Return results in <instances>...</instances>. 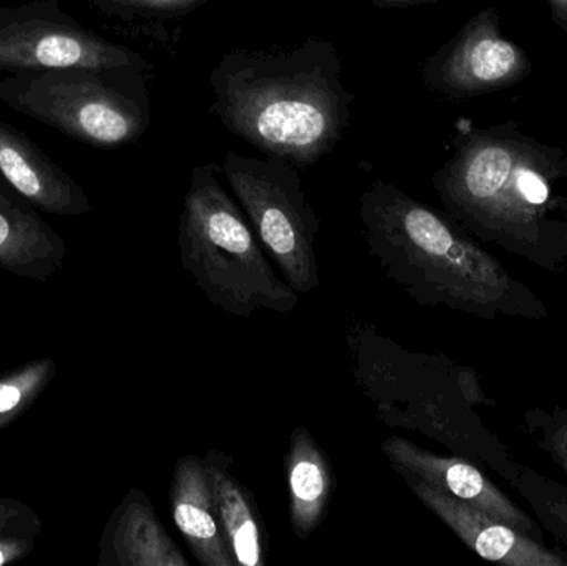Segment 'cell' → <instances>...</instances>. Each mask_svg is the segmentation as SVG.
Returning <instances> with one entry per match:
<instances>
[{"instance_id": "obj_1", "label": "cell", "mask_w": 567, "mask_h": 566, "mask_svg": "<svg viewBox=\"0 0 567 566\" xmlns=\"http://www.w3.org/2000/svg\"><path fill=\"white\" fill-rule=\"evenodd\" d=\"M450 158L432 183L456 225L558 275L567 269V218L559 185L567 178V148L523 132L515 120L475 126L458 119Z\"/></svg>"}, {"instance_id": "obj_2", "label": "cell", "mask_w": 567, "mask_h": 566, "mask_svg": "<svg viewBox=\"0 0 567 566\" xmlns=\"http://www.w3.org/2000/svg\"><path fill=\"white\" fill-rule=\"evenodd\" d=\"M359 216L367 251L416 305L488 321L548 316L545 302L462 226L396 186L372 183Z\"/></svg>"}, {"instance_id": "obj_3", "label": "cell", "mask_w": 567, "mask_h": 566, "mask_svg": "<svg viewBox=\"0 0 567 566\" xmlns=\"http://www.w3.org/2000/svg\"><path fill=\"white\" fill-rule=\"evenodd\" d=\"M330 40L282 52L233 49L209 76V113L265 156L303 169L332 153L352 116L353 95Z\"/></svg>"}, {"instance_id": "obj_4", "label": "cell", "mask_w": 567, "mask_h": 566, "mask_svg": "<svg viewBox=\"0 0 567 566\" xmlns=\"http://www.w3.org/2000/svg\"><path fill=\"white\" fill-rule=\"evenodd\" d=\"M223 166L192 172L178 225L179 261L205 296L226 315H289L299 295L279 278L235 196L225 188Z\"/></svg>"}, {"instance_id": "obj_5", "label": "cell", "mask_w": 567, "mask_h": 566, "mask_svg": "<svg viewBox=\"0 0 567 566\" xmlns=\"http://www.w3.org/2000/svg\"><path fill=\"white\" fill-rule=\"evenodd\" d=\"M145 72L69 66L12 73L0 80V102L86 145L118 148L138 142L152 123Z\"/></svg>"}, {"instance_id": "obj_6", "label": "cell", "mask_w": 567, "mask_h": 566, "mask_svg": "<svg viewBox=\"0 0 567 566\" xmlns=\"http://www.w3.org/2000/svg\"><path fill=\"white\" fill-rule=\"evenodd\" d=\"M223 175L255 229L266 255L297 292L319 288L316 239L320 218L307 202L299 168L275 156L226 153Z\"/></svg>"}, {"instance_id": "obj_7", "label": "cell", "mask_w": 567, "mask_h": 566, "mask_svg": "<svg viewBox=\"0 0 567 566\" xmlns=\"http://www.w3.org/2000/svg\"><path fill=\"white\" fill-rule=\"evenodd\" d=\"M69 66L150 69L140 53L96 35L63 12L59 0H32L0 9L2 72H43Z\"/></svg>"}, {"instance_id": "obj_8", "label": "cell", "mask_w": 567, "mask_h": 566, "mask_svg": "<svg viewBox=\"0 0 567 566\" xmlns=\"http://www.w3.org/2000/svg\"><path fill=\"white\" fill-rule=\"evenodd\" d=\"M532 73V56L502 32L498 10L486 7L425 60L422 82L443 99L470 100L512 89Z\"/></svg>"}, {"instance_id": "obj_9", "label": "cell", "mask_w": 567, "mask_h": 566, "mask_svg": "<svg viewBox=\"0 0 567 566\" xmlns=\"http://www.w3.org/2000/svg\"><path fill=\"white\" fill-rule=\"evenodd\" d=\"M389 464L399 474H409L432 487L439 488L443 494L465 502L485 514L492 515L496 521L505 522L509 527L522 534L545 541L543 528L535 518L529 517L519 508L508 495L503 494L485 474L475 465L458 457H443L419 447L403 438L386 439L382 444Z\"/></svg>"}, {"instance_id": "obj_10", "label": "cell", "mask_w": 567, "mask_h": 566, "mask_svg": "<svg viewBox=\"0 0 567 566\" xmlns=\"http://www.w3.org/2000/svg\"><path fill=\"white\" fill-rule=\"evenodd\" d=\"M400 475L415 497L478 557L508 566H567L565 555L546 547L545 542L522 534L413 475Z\"/></svg>"}, {"instance_id": "obj_11", "label": "cell", "mask_w": 567, "mask_h": 566, "mask_svg": "<svg viewBox=\"0 0 567 566\" xmlns=\"http://www.w3.org/2000/svg\"><path fill=\"white\" fill-rule=\"evenodd\" d=\"M0 173L37 212L83 216L92 203L82 186L16 126L0 120Z\"/></svg>"}, {"instance_id": "obj_12", "label": "cell", "mask_w": 567, "mask_h": 566, "mask_svg": "<svg viewBox=\"0 0 567 566\" xmlns=\"http://www.w3.org/2000/svg\"><path fill=\"white\" fill-rule=\"evenodd\" d=\"M66 246L59 233L0 173V269L47 282L65 266Z\"/></svg>"}, {"instance_id": "obj_13", "label": "cell", "mask_w": 567, "mask_h": 566, "mask_svg": "<svg viewBox=\"0 0 567 566\" xmlns=\"http://www.w3.org/2000/svg\"><path fill=\"white\" fill-rule=\"evenodd\" d=\"M100 566H189L172 535L163 527L152 498L130 488L103 528Z\"/></svg>"}, {"instance_id": "obj_14", "label": "cell", "mask_w": 567, "mask_h": 566, "mask_svg": "<svg viewBox=\"0 0 567 566\" xmlns=\"http://www.w3.org/2000/svg\"><path fill=\"white\" fill-rule=\"evenodd\" d=\"M172 517L189 552L202 566H236L216 515L205 461L183 455L173 469Z\"/></svg>"}, {"instance_id": "obj_15", "label": "cell", "mask_w": 567, "mask_h": 566, "mask_svg": "<svg viewBox=\"0 0 567 566\" xmlns=\"http://www.w3.org/2000/svg\"><path fill=\"white\" fill-rule=\"evenodd\" d=\"M206 471L223 535L236 566H265L268 538L251 492L233 474V457L225 452L206 454Z\"/></svg>"}, {"instance_id": "obj_16", "label": "cell", "mask_w": 567, "mask_h": 566, "mask_svg": "<svg viewBox=\"0 0 567 566\" xmlns=\"http://www.w3.org/2000/svg\"><path fill=\"white\" fill-rule=\"evenodd\" d=\"M286 481L290 528L299 541H309L326 521L336 477L330 459L302 425L290 434Z\"/></svg>"}, {"instance_id": "obj_17", "label": "cell", "mask_w": 567, "mask_h": 566, "mask_svg": "<svg viewBox=\"0 0 567 566\" xmlns=\"http://www.w3.org/2000/svg\"><path fill=\"white\" fill-rule=\"evenodd\" d=\"M52 358H40L0 375V431L25 414L55 378Z\"/></svg>"}, {"instance_id": "obj_18", "label": "cell", "mask_w": 567, "mask_h": 566, "mask_svg": "<svg viewBox=\"0 0 567 566\" xmlns=\"http://www.w3.org/2000/svg\"><path fill=\"white\" fill-rule=\"evenodd\" d=\"M515 485L543 527L563 545L561 554L567 558V487L523 467L516 471Z\"/></svg>"}, {"instance_id": "obj_19", "label": "cell", "mask_w": 567, "mask_h": 566, "mask_svg": "<svg viewBox=\"0 0 567 566\" xmlns=\"http://www.w3.org/2000/svg\"><path fill=\"white\" fill-rule=\"evenodd\" d=\"M90 7L123 20L178 19L212 0H85Z\"/></svg>"}, {"instance_id": "obj_20", "label": "cell", "mask_w": 567, "mask_h": 566, "mask_svg": "<svg viewBox=\"0 0 567 566\" xmlns=\"http://www.w3.org/2000/svg\"><path fill=\"white\" fill-rule=\"evenodd\" d=\"M525 428L539 449L567 475V405L551 411L532 409L525 414Z\"/></svg>"}, {"instance_id": "obj_21", "label": "cell", "mask_w": 567, "mask_h": 566, "mask_svg": "<svg viewBox=\"0 0 567 566\" xmlns=\"http://www.w3.org/2000/svg\"><path fill=\"white\" fill-rule=\"evenodd\" d=\"M42 527V518L29 505L0 497V534L39 535Z\"/></svg>"}, {"instance_id": "obj_22", "label": "cell", "mask_w": 567, "mask_h": 566, "mask_svg": "<svg viewBox=\"0 0 567 566\" xmlns=\"http://www.w3.org/2000/svg\"><path fill=\"white\" fill-rule=\"evenodd\" d=\"M39 535L0 534V566L17 564L32 554Z\"/></svg>"}, {"instance_id": "obj_23", "label": "cell", "mask_w": 567, "mask_h": 566, "mask_svg": "<svg viewBox=\"0 0 567 566\" xmlns=\"http://www.w3.org/2000/svg\"><path fill=\"white\" fill-rule=\"evenodd\" d=\"M460 381H462L463 394H465V398L468 399L472 404H489L488 399L485 398L482 388H480L475 372L463 371Z\"/></svg>"}, {"instance_id": "obj_24", "label": "cell", "mask_w": 567, "mask_h": 566, "mask_svg": "<svg viewBox=\"0 0 567 566\" xmlns=\"http://www.w3.org/2000/svg\"><path fill=\"white\" fill-rule=\"evenodd\" d=\"M551 12L553 22L567 35V0H545Z\"/></svg>"}, {"instance_id": "obj_25", "label": "cell", "mask_w": 567, "mask_h": 566, "mask_svg": "<svg viewBox=\"0 0 567 566\" xmlns=\"http://www.w3.org/2000/svg\"><path fill=\"white\" fill-rule=\"evenodd\" d=\"M439 0H370L377 9H406V7L425 6L435 3Z\"/></svg>"}, {"instance_id": "obj_26", "label": "cell", "mask_w": 567, "mask_h": 566, "mask_svg": "<svg viewBox=\"0 0 567 566\" xmlns=\"http://www.w3.org/2000/svg\"><path fill=\"white\" fill-rule=\"evenodd\" d=\"M559 206H561V212L565 213L567 218V195L561 196V199H559Z\"/></svg>"}]
</instances>
